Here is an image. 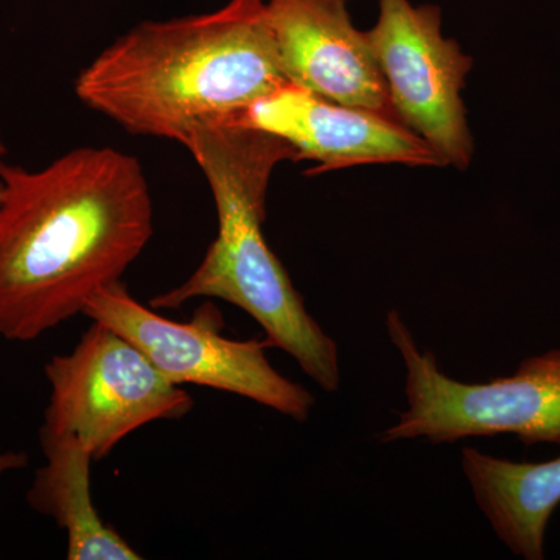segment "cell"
<instances>
[{
  "mask_svg": "<svg viewBox=\"0 0 560 560\" xmlns=\"http://www.w3.org/2000/svg\"><path fill=\"white\" fill-rule=\"evenodd\" d=\"M378 3L377 24L366 33L397 120L425 140L442 164L464 171L474 139L460 92L474 61L455 39L442 36L440 7Z\"/></svg>",
  "mask_w": 560,
  "mask_h": 560,
  "instance_id": "obj_7",
  "label": "cell"
},
{
  "mask_svg": "<svg viewBox=\"0 0 560 560\" xmlns=\"http://www.w3.org/2000/svg\"><path fill=\"white\" fill-rule=\"evenodd\" d=\"M265 13L290 83L397 120L368 33L352 24L348 0H265Z\"/></svg>",
  "mask_w": 560,
  "mask_h": 560,
  "instance_id": "obj_9",
  "label": "cell"
},
{
  "mask_svg": "<svg viewBox=\"0 0 560 560\" xmlns=\"http://www.w3.org/2000/svg\"><path fill=\"white\" fill-rule=\"evenodd\" d=\"M0 337L31 342L120 282L153 235V201L140 162L110 147L36 171L0 161Z\"/></svg>",
  "mask_w": 560,
  "mask_h": 560,
  "instance_id": "obj_1",
  "label": "cell"
},
{
  "mask_svg": "<svg viewBox=\"0 0 560 560\" xmlns=\"http://www.w3.org/2000/svg\"><path fill=\"white\" fill-rule=\"evenodd\" d=\"M460 467L497 537L518 558L544 559L545 534L560 504V455L514 463L464 447Z\"/></svg>",
  "mask_w": 560,
  "mask_h": 560,
  "instance_id": "obj_10",
  "label": "cell"
},
{
  "mask_svg": "<svg viewBox=\"0 0 560 560\" xmlns=\"http://www.w3.org/2000/svg\"><path fill=\"white\" fill-rule=\"evenodd\" d=\"M44 464L27 492L28 506L68 536L69 560H139L142 556L102 521L91 489L94 456L75 438L39 431Z\"/></svg>",
  "mask_w": 560,
  "mask_h": 560,
  "instance_id": "obj_11",
  "label": "cell"
},
{
  "mask_svg": "<svg viewBox=\"0 0 560 560\" xmlns=\"http://www.w3.org/2000/svg\"><path fill=\"white\" fill-rule=\"evenodd\" d=\"M28 466V455L25 452H0V478L10 471L25 469Z\"/></svg>",
  "mask_w": 560,
  "mask_h": 560,
  "instance_id": "obj_12",
  "label": "cell"
},
{
  "mask_svg": "<svg viewBox=\"0 0 560 560\" xmlns=\"http://www.w3.org/2000/svg\"><path fill=\"white\" fill-rule=\"evenodd\" d=\"M289 83L265 0H230L210 13L147 21L98 54L75 80L88 108L132 135L184 145Z\"/></svg>",
  "mask_w": 560,
  "mask_h": 560,
  "instance_id": "obj_2",
  "label": "cell"
},
{
  "mask_svg": "<svg viewBox=\"0 0 560 560\" xmlns=\"http://www.w3.org/2000/svg\"><path fill=\"white\" fill-rule=\"evenodd\" d=\"M49 404L39 431L79 440L95 460L158 420H178L194 399L135 345L102 323L92 324L69 353L44 366Z\"/></svg>",
  "mask_w": 560,
  "mask_h": 560,
  "instance_id": "obj_5",
  "label": "cell"
},
{
  "mask_svg": "<svg viewBox=\"0 0 560 560\" xmlns=\"http://www.w3.org/2000/svg\"><path fill=\"white\" fill-rule=\"evenodd\" d=\"M386 330L404 360L407 410L382 442L425 440L453 444L467 438L514 434L525 444L560 445V349L523 360L511 377L488 383L455 381L436 355L422 350L399 311Z\"/></svg>",
  "mask_w": 560,
  "mask_h": 560,
  "instance_id": "obj_4",
  "label": "cell"
},
{
  "mask_svg": "<svg viewBox=\"0 0 560 560\" xmlns=\"http://www.w3.org/2000/svg\"><path fill=\"white\" fill-rule=\"evenodd\" d=\"M231 121L285 140L298 161L319 162L307 175L368 164L444 167L429 143L399 120L327 101L290 81Z\"/></svg>",
  "mask_w": 560,
  "mask_h": 560,
  "instance_id": "obj_8",
  "label": "cell"
},
{
  "mask_svg": "<svg viewBox=\"0 0 560 560\" xmlns=\"http://www.w3.org/2000/svg\"><path fill=\"white\" fill-rule=\"evenodd\" d=\"M183 147L208 180L219 234L190 278L154 296L150 307L179 308L197 298L230 302L256 319L270 348L289 353L320 389L337 393V342L307 312L261 231L272 172L280 162H298L296 150L278 136L238 121L197 128Z\"/></svg>",
  "mask_w": 560,
  "mask_h": 560,
  "instance_id": "obj_3",
  "label": "cell"
},
{
  "mask_svg": "<svg viewBox=\"0 0 560 560\" xmlns=\"http://www.w3.org/2000/svg\"><path fill=\"white\" fill-rule=\"evenodd\" d=\"M83 315L127 338L175 385H197L245 397L305 422L315 397L272 368L267 341H237L221 334V313L205 304L187 323L160 315L131 296L124 282L105 287Z\"/></svg>",
  "mask_w": 560,
  "mask_h": 560,
  "instance_id": "obj_6",
  "label": "cell"
},
{
  "mask_svg": "<svg viewBox=\"0 0 560 560\" xmlns=\"http://www.w3.org/2000/svg\"><path fill=\"white\" fill-rule=\"evenodd\" d=\"M7 154L5 140H3L2 132H0V160ZM0 194H2V179H0Z\"/></svg>",
  "mask_w": 560,
  "mask_h": 560,
  "instance_id": "obj_13",
  "label": "cell"
}]
</instances>
